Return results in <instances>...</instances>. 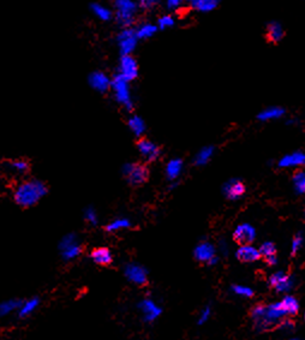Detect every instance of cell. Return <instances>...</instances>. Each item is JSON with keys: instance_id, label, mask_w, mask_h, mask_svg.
<instances>
[{"instance_id": "cell-1", "label": "cell", "mask_w": 305, "mask_h": 340, "mask_svg": "<svg viewBox=\"0 0 305 340\" xmlns=\"http://www.w3.org/2000/svg\"><path fill=\"white\" fill-rule=\"evenodd\" d=\"M48 189L44 182L38 179L23 180L14 191V201L22 208H30L46 196Z\"/></svg>"}, {"instance_id": "cell-2", "label": "cell", "mask_w": 305, "mask_h": 340, "mask_svg": "<svg viewBox=\"0 0 305 340\" xmlns=\"http://www.w3.org/2000/svg\"><path fill=\"white\" fill-rule=\"evenodd\" d=\"M113 14L122 28H130L136 21V15L138 12L137 0H112Z\"/></svg>"}, {"instance_id": "cell-3", "label": "cell", "mask_w": 305, "mask_h": 340, "mask_svg": "<svg viewBox=\"0 0 305 340\" xmlns=\"http://www.w3.org/2000/svg\"><path fill=\"white\" fill-rule=\"evenodd\" d=\"M130 83V81L125 80L120 75L116 74L112 78V87H110L116 102L126 111H132L134 107L132 90H131Z\"/></svg>"}, {"instance_id": "cell-4", "label": "cell", "mask_w": 305, "mask_h": 340, "mask_svg": "<svg viewBox=\"0 0 305 340\" xmlns=\"http://www.w3.org/2000/svg\"><path fill=\"white\" fill-rule=\"evenodd\" d=\"M124 178L130 185L140 186L149 179V168L140 162H128L122 168Z\"/></svg>"}, {"instance_id": "cell-5", "label": "cell", "mask_w": 305, "mask_h": 340, "mask_svg": "<svg viewBox=\"0 0 305 340\" xmlns=\"http://www.w3.org/2000/svg\"><path fill=\"white\" fill-rule=\"evenodd\" d=\"M59 251L64 261H74L82 254V245L80 244L76 233H68L59 242Z\"/></svg>"}, {"instance_id": "cell-6", "label": "cell", "mask_w": 305, "mask_h": 340, "mask_svg": "<svg viewBox=\"0 0 305 340\" xmlns=\"http://www.w3.org/2000/svg\"><path fill=\"white\" fill-rule=\"evenodd\" d=\"M125 279L128 282L136 286H144L148 282L149 273L148 269L144 266L137 262H128L125 263L124 268H122Z\"/></svg>"}, {"instance_id": "cell-7", "label": "cell", "mask_w": 305, "mask_h": 340, "mask_svg": "<svg viewBox=\"0 0 305 340\" xmlns=\"http://www.w3.org/2000/svg\"><path fill=\"white\" fill-rule=\"evenodd\" d=\"M138 41V38H137L136 32H134L132 27H130V28H122L119 32V34L116 35V45H118L120 56L132 54L134 50H136Z\"/></svg>"}, {"instance_id": "cell-8", "label": "cell", "mask_w": 305, "mask_h": 340, "mask_svg": "<svg viewBox=\"0 0 305 340\" xmlns=\"http://www.w3.org/2000/svg\"><path fill=\"white\" fill-rule=\"evenodd\" d=\"M138 309L140 315H142L143 321H144L146 323H152L161 316V314H162L161 306L158 304L154 299L149 298V297L140 300Z\"/></svg>"}, {"instance_id": "cell-9", "label": "cell", "mask_w": 305, "mask_h": 340, "mask_svg": "<svg viewBox=\"0 0 305 340\" xmlns=\"http://www.w3.org/2000/svg\"><path fill=\"white\" fill-rule=\"evenodd\" d=\"M118 75L124 77L125 80L132 82L138 76V64L137 60L134 58L132 54L122 56L118 64Z\"/></svg>"}, {"instance_id": "cell-10", "label": "cell", "mask_w": 305, "mask_h": 340, "mask_svg": "<svg viewBox=\"0 0 305 340\" xmlns=\"http://www.w3.org/2000/svg\"><path fill=\"white\" fill-rule=\"evenodd\" d=\"M137 149L138 153L146 162H154L159 160L161 156V149L156 143L148 138H140L137 142Z\"/></svg>"}, {"instance_id": "cell-11", "label": "cell", "mask_w": 305, "mask_h": 340, "mask_svg": "<svg viewBox=\"0 0 305 340\" xmlns=\"http://www.w3.org/2000/svg\"><path fill=\"white\" fill-rule=\"evenodd\" d=\"M88 83L98 93H107L112 87V78L104 71H94L89 75Z\"/></svg>"}, {"instance_id": "cell-12", "label": "cell", "mask_w": 305, "mask_h": 340, "mask_svg": "<svg viewBox=\"0 0 305 340\" xmlns=\"http://www.w3.org/2000/svg\"><path fill=\"white\" fill-rule=\"evenodd\" d=\"M255 239V230L250 225H240L233 233V240L239 245H249Z\"/></svg>"}, {"instance_id": "cell-13", "label": "cell", "mask_w": 305, "mask_h": 340, "mask_svg": "<svg viewBox=\"0 0 305 340\" xmlns=\"http://www.w3.org/2000/svg\"><path fill=\"white\" fill-rule=\"evenodd\" d=\"M92 261L98 266H110L113 262V252L108 248H96L90 252Z\"/></svg>"}, {"instance_id": "cell-14", "label": "cell", "mask_w": 305, "mask_h": 340, "mask_svg": "<svg viewBox=\"0 0 305 340\" xmlns=\"http://www.w3.org/2000/svg\"><path fill=\"white\" fill-rule=\"evenodd\" d=\"M38 305H40V299L38 297H32V298L23 300L18 311H17V315H18L20 318H26L32 316L38 310Z\"/></svg>"}, {"instance_id": "cell-15", "label": "cell", "mask_w": 305, "mask_h": 340, "mask_svg": "<svg viewBox=\"0 0 305 340\" xmlns=\"http://www.w3.org/2000/svg\"><path fill=\"white\" fill-rule=\"evenodd\" d=\"M195 257L200 262H213L214 261V248L209 243H201L196 246Z\"/></svg>"}, {"instance_id": "cell-16", "label": "cell", "mask_w": 305, "mask_h": 340, "mask_svg": "<svg viewBox=\"0 0 305 340\" xmlns=\"http://www.w3.org/2000/svg\"><path fill=\"white\" fill-rule=\"evenodd\" d=\"M183 172V161L180 159H172L167 162L165 173L170 182H176Z\"/></svg>"}, {"instance_id": "cell-17", "label": "cell", "mask_w": 305, "mask_h": 340, "mask_svg": "<svg viewBox=\"0 0 305 340\" xmlns=\"http://www.w3.org/2000/svg\"><path fill=\"white\" fill-rule=\"evenodd\" d=\"M269 286L276 290L278 292L286 291L287 288H290V286H291V279L285 273H278V274L270 276V279H269Z\"/></svg>"}, {"instance_id": "cell-18", "label": "cell", "mask_w": 305, "mask_h": 340, "mask_svg": "<svg viewBox=\"0 0 305 340\" xmlns=\"http://www.w3.org/2000/svg\"><path fill=\"white\" fill-rule=\"evenodd\" d=\"M90 11L98 20L102 21V22H110V21L114 17L112 9H110L108 6L104 4H100V3H94V4H92Z\"/></svg>"}, {"instance_id": "cell-19", "label": "cell", "mask_w": 305, "mask_h": 340, "mask_svg": "<svg viewBox=\"0 0 305 340\" xmlns=\"http://www.w3.org/2000/svg\"><path fill=\"white\" fill-rule=\"evenodd\" d=\"M245 185L243 182L237 179H233L225 186V194L226 196L231 200H236V198L243 196L245 194Z\"/></svg>"}, {"instance_id": "cell-20", "label": "cell", "mask_w": 305, "mask_h": 340, "mask_svg": "<svg viewBox=\"0 0 305 340\" xmlns=\"http://www.w3.org/2000/svg\"><path fill=\"white\" fill-rule=\"evenodd\" d=\"M237 257L240 262H254L261 258L260 251L250 245H243L237 251Z\"/></svg>"}, {"instance_id": "cell-21", "label": "cell", "mask_w": 305, "mask_h": 340, "mask_svg": "<svg viewBox=\"0 0 305 340\" xmlns=\"http://www.w3.org/2000/svg\"><path fill=\"white\" fill-rule=\"evenodd\" d=\"M23 300L20 299H5L0 302V317H8L18 311L20 304Z\"/></svg>"}, {"instance_id": "cell-22", "label": "cell", "mask_w": 305, "mask_h": 340, "mask_svg": "<svg viewBox=\"0 0 305 340\" xmlns=\"http://www.w3.org/2000/svg\"><path fill=\"white\" fill-rule=\"evenodd\" d=\"M128 126L136 137H142L146 131L144 119L140 116H131L128 120Z\"/></svg>"}, {"instance_id": "cell-23", "label": "cell", "mask_w": 305, "mask_h": 340, "mask_svg": "<svg viewBox=\"0 0 305 340\" xmlns=\"http://www.w3.org/2000/svg\"><path fill=\"white\" fill-rule=\"evenodd\" d=\"M131 226H132V222H131L130 219L120 216V218H116L112 221H110L106 225V231L110 233H116L120 232V231L128 230Z\"/></svg>"}, {"instance_id": "cell-24", "label": "cell", "mask_w": 305, "mask_h": 340, "mask_svg": "<svg viewBox=\"0 0 305 340\" xmlns=\"http://www.w3.org/2000/svg\"><path fill=\"white\" fill-rule=\"evenodd\" d=\"M158 29L159 28H158L156 24L144 22V23L138 24V26L136 27V29H134V32H136V35H137V38H138V40H146V39L152 38V35H155V33L158 32Z\"/></svg>"}, {"instance_id": "cell-25", "label": "cell", "mask_w": 305, "mask_h": 340, "mask_svg": "<svg viewBox=\"0 0 305 340\" xmlns=\"http://www.w3.org/2000/svg\"><path fill=\"white\" fill-rule=\"evenodd\" d=\"M284 36V30L281 28L280 24L278 23H269L267 27V33H266V38L267 41L270 44H278Z\"/></svg>"}, {"instance_id": "cell-26", "label": "cell", "mask_w": 305, "mask_h": 340, "mask_svg": "<svg viewBox=\"0 0 305 340\" xmlns=\"http://www.w3.org/2000/svg\"><path fill=\"white\" fill-rule=\"evenodd\" d=\"M185 2L189 3L191 8H194L195 10L206 12L213 10L220 0H185Z\"/></svg>"}, {"instance_id": "cell-27", "label": "cell", "mask_w": 305, "mask_h": 340, "mask_svg": "<svg viewBox=\"0 0 305 340\" xmlns=\"http://www.w3.org/2000/svg\"><path fill=\"white\" fill-rule=\"evenodd\" d=\"M8 168L12 173L26 174L29 171L30 166H29L28 161L24 160V159H16V160H12V161L8 162Z\"/></svg>"}, {"instance_id": "cell-28", "label": "cell", "mask_w": 305, "mask_h": 340, "mask_svg": "<svg viewBox=\"0 0 305 340\" xmlns=\"http://www.w3.org/2000/svg\"><path fill=\"white\" fill-rule=\"evenodd\" d=\"M280 303H281V306H282L284 311H285L287 315L294 316V315L298 314L299 306H298V302L296 300V298H293V297L288 296Z\"/></svg>"}, {"instance_id": "cell-29", "label": "cell", "mask_w": 305, "mask_h": 340, "mask_svg": "<svg viewBox=\"0 0 305 340\" xmlns=\"http://www.w3.org/2000/svg\"><path fill=\"white\" fill-rule=\"evenodd\" d=\"M305 164V155L300 153H296L293 155L285 156L280 161V166H294V165H304Z\"/></svg>"}, {"instance_id": "cell-30", "label": "cell", "mask_w": 305, "mask_h": 340, "mask_svg": "<svg viewBox=\"0 0 305 340\" xmlns=\"http://www.w3.org/2000/svg\"><path fill=\"white\" fill-rule=\"evenodd\" d=\"M83 215H84V220L88 222L89 225H92V226H96L98 224V214L96 210H95V208H92V207H86Z\"/></svg>"}, {"instance_id": "cell-31", "label": "cell", "mask_w": 305, "mask_h": 340, "mask_svg": "<svg viewBox=\"0 0 305 340\" xmlns=\"http://www.w3.org/2000/svg\"><path fill=\"white\" fill-rule=\"evenodd\" d=\"M212 154H213V148H209V147H207V148H203L202 150H200L198 152V154L196 155V158H195V164L196 165H204L206 162H207L209 159H210V156Z\"/></svg>"}, {"instance_id": "cell-32", "label": "cell", "mask_w": 305, "mask_h": 340, "mask_svg": "<svg viewBox=\"0 0 305 340\" xmlns=\"http://www.w3.org/2000/svg\"><path fill=\"white\" fill-rule=\"evenodd\" d=\"M258 251L262 258L276 256V248H275L273 243H264V244L260 248Z\"/></svg>"}, {"instance_id": "cell-33", "label": "cell", "mask_w": 305, "mask_h": 340, "mask_svg": "<svg viewBox=\"0 0 305 340\" xmlns=\"http://www.w3.org/2000/svg\"><path fill=\"white\" fill-rule=\"evenodd\" d=\"M158 28L164 30V29H168L171 27L174 26V18H173L171 15H164L161 16L159 20H158Z\"/></svg>"}, {"instance_id": "cell-34", "label": "cell", "mask_w": 305, "mask_h": 340, "mask_svg": "<svg viewBox=\"0 0 305 340\" xmlns=\"http://www.w3.org/2000/svg\"><path fill=\"white\" fill-rule=\"evenodd\" d=\"M293 179H294L296 186L300 192H305V173L302 172V171H297L293 176Z\"/></svg>"}, {"instance_id": "cell-35", "label": "cell", "mask_w": 305, "mask_h": 340, "mask_svg": "<svg viewBox=\"0 0 305 340\" xmlns=\"http://www.w3.org/2000/svg\"><path fill=\"white\" fill-rule=\"evenodd\" d=\"M140 9L143 10H152L160 3V0H137Z\"/></svg>"}, {"instance_id": "cell-36", "label": "cell", "mask_w": 305, "mask_h": 340, "mask_svg": "<svg viewBox=\"0 0 305 340\" xmlns=\"http://www.w3.org/2000/svg\"><path fill=\"white\" fill-rule=\"evenodd\" d=\"M184 2L185 0H165V4L167 9H170V10H177V9L180 8Z\"/></svg>"}, {"instance_id": "cell-37", "label": "cell", "mask_w": 305, "mask_h": 340, "mask_svg": "<svg viewBox=\"0 0 305 340\" xmlns=\"http://www.w3.org/2000/svg\"><path fill=\"white\" fill-rule=\"evenodd\" d=\"M233 290L236 291V292L242 294V296H246V297H252L254 296V292L250 290V288L248 287H243V286H233Z\"/></svg>"}, {"instance_id": "cell-38", "label": "cell", "mask_w": 305, "mask_h": 340, "mask_svg": "<svg viewBox=\"0 0 305 340\" xmlns=\"http://www.w3.org/2000/svg\"><path fill=\"white\" fill-rule=\"evenodd\" d=\"M280 113H282V111H279V110H272V111H267V112H264L261 116V118L266 119V118H272V117H276V116H280Z\"/></svg>"}, {"instance_id": "cell-39", "label": "cell", "mask_w": 305, "mask_h": 340, "mask_svg": "<svg viewBox=\"0 0 305 340\" xmlns=\"http://www.w3.org/2000/svg\"><path fill=\"white\" fill-rule=\"evenodd\" d=\"M209 314H210V310H209V308L204 309V310L202 311L201 316H200V323H203V322H204V321L207 320V318H208Z\"/></svg>"}, {"instance_id": "cell-40", "label": "cell", "mask_w": 305, "mask_h": 340, "mask_svg": "<svg viewBox=\"0 0 305 340\" xmlns=\"http://www.w3.org/2000/svg\"><path fill=\"white\" fill-rule=\"evenodd\" d=\"M263 261H264L266 263L269 264V266H274L275 263H276V256H273V257H267V258H263Z\"/></svg>"}]
</instances>
